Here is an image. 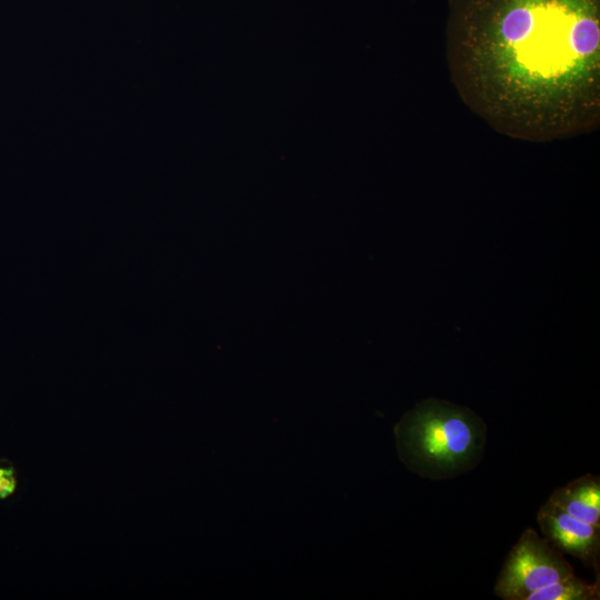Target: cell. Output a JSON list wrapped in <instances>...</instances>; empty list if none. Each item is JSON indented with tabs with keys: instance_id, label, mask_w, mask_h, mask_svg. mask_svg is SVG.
<instances>
[{
	"instance_id": "5",
	"label": "cell",
	"mask_w": 600,
	"mask_h": 600,
	"mask_svg": "<svg viewBox=\"0 0 600 600\" xmlns=\"http://www.w3.org/2000/svg\"><path fill=\"white\" fill-rule=\"evenodd\" d=\"M571 517L600 527V478L583 474L556 489L548 499Z\"/></svg>"
},
{
	"instance_id": "6",
	"label": "cell",
	"mask_w": 600,
	"mask_h": 600,
	"mask_svg": "<svg viewBox=\"0 0 600 600\" xmlns=\"http://www.w3.org/2000/svg\"><path fill=\"white\" fill-rule=\"evenodd\" d=\"M600 580L588 583L574 574L532 591L526 600H598Z\"/></svg>"
},
{
	"instance_id": "3",
	"label": "cell",
	"mask_w": 600,
	"mask_h": 600,
	"mask_svg": "<svg viewBox=\"0 0 600 600\" xmlns=\"http://www.w3.org/2000/svg\"><path fill=\"white\" fill-rule=\"evenodd\" d=\"M572 574L574 570L564 554L528 528L507 554L494 593L503 600H526L532 591Z\"/></svg>"
},
{
	"instance_id": "7",
	"label": "cell",
	"mask_w": 600,
	"mask_h": 600,
	"mask_svg": "<svg viewBox=\"0 0 600 600\" xmlns=\"http://www.w3.org/2000/svg\"><path fill=\"white\" fill-rule=\"evenodd\" d=\"M19 487L18 472L11 462L0 461V501L16 494Z\"/></svg>"
},
{
	"instance_id": "4",
	"label": "cell",
	"mask_w": 600,
	"mask_h": 600,
	"mask_svg": "<svg viewBox=\"0 0 600 600\" xmlns=\"http://www.w3.org/2000/svg\"><path fill=\"white\" fill-rule=\"evenodd\" d=\"M542 536L560 552L580 560L599 577L600 527L582 522L548 500L537 514Z\"/></svg>"
},
{
	"instance_id": "1",
	"label": "cell",
	"mask_w": 600,
	"mask_h": 600,
	"mask_svg": "<svg viewBox=\"0 0 600 600\" xmlns=\"http://www.w3.org/2000/svg\"><path fill=\"white\" fill-rule=\"evenodd\" d=\"M451 80L497 131L529 141L600 121V0H450Z\"/></svg>"
},
{
	"instance_id": "2",
	"label": "cell",
	"mask_w": 600,
	"mask_h": 600,
	"mask_svg": "<svg viewBox=\"0 0 600 600\" xmlns=\"http://www.w3.org/2000/svg\"><path fill=\"white\" fill-rule=\"evenodd\" d=\"M399 459L429 480H447L473 470L482 460L487 424L468 407L427 398L394 426Z\"/></svg>"
}]
</instances>
